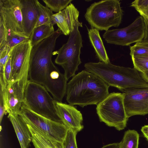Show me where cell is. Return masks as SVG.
Segmentation results:
<instances>
[{
  "label": "cell",
  "mask_w": 148,
  "mask_h": 148,
  "mask_svg": "<svg viewBox=\"0 0 148 148\" xmlns=\"http://www.w3.org/2000/svg\"><path fill=\"white\" fill-rule=\"evenodd\" d=\"M145 33L144 19L140 16L126 27L106 31L103 37L108 43L128 46L141 41L145 36Z\"/></svg>",
  "instance_id": "9c48e42d"
},
{
  "label": "cell",
  "mask_w": 148,
  "mask_h": 148,
  "mask_svg": "<svg viewBox=\"0 0 148 148\" xmlns=\"http://www.w3.org/2000/svg\"><path fill=\"white\" fill-rule=\"evenodd\" d=\"M79 25L69 35L66 43L58 50L55 63L61 66L64 70V75L68 81L75 75L78 66L81 63V49L82 47V37L79 30Z\"/></svg>",
  "instance_id": "52a82bcc"
},
{
  "label": "cell",
  "mask_w": 148,
  "mask_h": 148,
  "mask_svg": "<svg viewBox=\"0 0 148 148\" xmlns=\"http://www.w3.org/2000/svg\"><path fill=\"white\" fill-rule=\"evenodd\" d=\"M27 124L36 127L62 143L68 130L61 122L46 117L31 110L23 104L18 114Z\"/></svg>",
  "instance_id": "30bf717a"
},
{
  "label": "cell",
  "mask_w": 148,
  "mask_h": 148,
  "mask_svg": "<svg viewBox=\"0 0 148 148\" xmlns=\"http://www.w3.org/2000/svg\"><path fill=\"white\" fill-rule=\"evenodd\" d=\"M144 137L148 141V125H145L143 126L141 129Z\"/></svg>",
  "instance_id": "f546056e"
},
{
  "label": "cell",
  "mask_w": 148,
  "mask_h": 148,
  "mask_svg": "<svg viewBox=\"0 0 148 148\" xmlns=\"http://www.w3.org/2000/svg\"><path fill=\"white\" fill-rule=\"evenodd\" d=\"M123 15L120 0H105L91 4L84 17L92 27L106 31L111 27H119Z\"/></svg>",
  "instance_id": "277c9868"
},
{
  "label": "cell",
  "mask_w": 148,
  "mask_h": 148,
  "mask_svg": "<svg viewBox=\"0 0 148 148\" xmlns=\"http://www.w3.org/2000/svg\"><path fill=\"white\" fill-rule=\"evenodd\" d=\"M32 48L29 40L11 49L10 55L11 58L12 72L10 82L16 79L22 66L30 62Z\"/></svg>",
  "instance_id": "5bb4252c"
},
{
  "label": "cell",
  "mask_w": 148,
  "mask_h": 148,
  "mask_svg": "<svg viewBox=\"0 0 148 148\" xmlns=\"http://www.w3.org/2000/svg\"><path fill=\"white\" fill-rule=\"evenodd\" d=\"M1 125L0 126V131H1Z\"/></svg>",
  "instance_id": "836d02e7"
},
{
  "label": "cell",
  "mask_w": 148,
  "mask_h": 148,
  "mask_svg": "<svg viewBox=\"0 0 148 148\" xmlns=\"http://www.w3.org/2000/svg\"><path fill=\"white\" fill-rule=\"evenodd\" d=\"M29 40L30 37L28 36L9 34H8L7 40L5 45L11 49L22 42Z\"/></svg>",
  "instance_id": "cb8c5ba5"
},
{
  "label": "cell",
  "mask_w": 148,
  "mask_h": 148,
  "mask_svg": "<svg viewBox=\"0 0 148 148\" xmlns=\"http://www.w3.org/2000/svg\"><path fill=\"white\" fill-rule=\"evenodd\" d=\"M84 66L86 70L99 77L109 86L116 87L123 92L128 89L148 88V83L134 67L103 62H87Z\"/></svg>",
  "instance_id": "7a4b0ae2"
},
{
  "label": "cell",
  "mask_w": 148,
  "mask_h": 148,
  "mask_svg": "<svg viewBox=\"0 0 148 148\" xmlns=\"http://www.w3.org/2000/svg\"><path fill=\"white\" fill-rule=\"evenodd\" d=\"M55 32L53 26L42 25L35 27L30 37L32 47L51 36Z\"/></svg>",
  "instance_id": "d6986e66"
},
{
  "label": "cell",
  "mask_w": 148,
  "mask_h": 148,
  "mask_svg": "<svg viewBox=\"0 0 148 148\" xmlns=\"http://www.w3.org/2000/svg\"><path fill=\"white\" fill-rule=\"evenodd\" d=\"M109 86L95 74L83 70L67 83L66 100L72 106L97 105L109 94Z\"/></svg>",
  "instance_id": "6da1fadb"
},
{
  "label": "cell",
  "mask_w": 148,
  "mask_h": 148,
  "mask_svg": "<svg viewBox=\"0 0 148 148\" xmlns=\"http://www.w3.org/2000/svg\"><path fill=\"white\" fill-rule=\"evenodd\" d=\"M35 148H64L62 143L34 126L27 124Z\"/></svg>",
  "instance_id": "e0dca14e"
},
{
  "label": "cell",
  "mask_w": 148,
  "mask_h": 148,
  "mask_svg": "<svg viewBox=\"0 0 148 148\" xmlns=\"http://www.w3.org/2000/svg\"><path fill=\"white\" fill-rule=\"evenodd\" d=\"M57 112L61 121L68 129L78 133L84 128L80 111L73 106L56 101Z\"/></svg>",
  "instance_id": "4fadbf2b"
},
{
  "label": "cell",
  "mask_w": 148,
  "mask_h": 148,
  "mask_svg": "<svg viewBox=\"0 0 148 148\" xmlns=\"http://www.w3.org/2000/svg\"><path fill=\"white\" fill-rule=\"evenodd\" d=\"M124 94H109L97 105V113L101 122L120 131L126 127L129 118L124 103Z\"/></svg>",
  "instance_id": "8992f818"
},
{
  "label": "cell",
  "mask_w": 148,
  "mask_h": 148,
  "mask_svg": "<svg viewBox=\"0 0 148 148\" xmlns=\"http://www.w3.org/2000/svg\"><path fill=\"white\" fill-rule=\"evenodd\" d=\"M10 49L6 45L0 49V74L3 73L10 56Z\"/></svg>",
  "instance_id": "484cf974"
},
{
  "label": "cell",
  "mask_w": 148,
  "mask_h": 148,
  "mask_svg": "<svg viewBox=\"0 0 148 148\" xmlns=\"http://www.w3.org/2000/svg\"><path fill=\"white\" fill-rule=\"evenodd\" d=\"M119 143H114L104 145L100 148H119Z\"/></svg>",
  "instance_id": "4dcf8cb0"
},
{
  "label": "cell",
  "mask_w": 148,
  "mask_h": 148,
  "mask_svg": "<svg viewBox=\"0 0 148 148\" xmlns=\"http://www.w3.org/2000/svg\"><path fill=\"white\" fill-rule=\"evenodd\" d=\"M130 6L138 12L148 11V0H135L131 3Z\"/></svg>",
  "instance_id": "83f0119b"
},
{
  "label": "cell",
  "mask_w": 148,
  "mask_h": 148,
  "mask_svg": "<svg viewBox=\"0 0 148 148\" xmlns=\"http://www.w3.org/2000/svg\"><path fill=\"white\" fill-rule=\"evenodd\" d=\"M79 12L74 5L70 3L63 10L53 14L52 16L53 24H56L63 34L69 35L79 25L82 27V24L78 20Z\"/></svg>",
  "instance_id": "7c38bea8"
},
{
  "label": "cell",
  "mask_w": 148,
  "mask_h": 148,
  "mask_svg": "<svg viewBox=\"0 0 148 148\" xmlns=\"http://www.w3.org/2000/svg\"><path fill=\"white\" fill-rule=\"evenodd\" d=\"M140 16L148 20V11H145L138 12Z\"/></svg>",
  "instance_id": "d6a6232c"
},
{
  "label": "cell",
  "mask_w": 148,
  "mask_h": 148,
  "mask_svg": "<svg viewBox=\"0 0 148 148\" xmlns=\"http://www.w3.org/2000/svg\"><path fill=\"white\" fill-rule=\"evenodd\" d=\"M87 30L90 41L98 58L102 62H110L99 30L92 27Z\"/></svg>",
  "instance_id": "ac0fdd59"
},
{
  "label": "cell",
  "mask_w": 148,
  "mask_h": 148,
  "mask_svg": "<svg viewBox=\"0 0 148 148\" xmlns=\"http://www.w3.org/2000/svg\"><path fill=\"white\" fill-rule=\"evenodd\" d=\"M37 0H20L23 31L30 37L38 22L39 12Z\"/></svg>",
  "instance_id": "9a60e30c"
},
{
  "label": "cell",
  "mask_w": 148,
  "mask_h": 148,
  "mask_svg": "<svg viewBox=\"0 0 148 148\" xmlns=\"http://www.w3.org/2000/svg\"><path fill=\"white\" fill-rule=\"evenodd\" d=\"M139 137V134L135 130L127 131L119 143V148H138Z\"/></svg>",
  "instance_id": "ffe728a7"
},
{
  "label": "cell",
  "mask_w": 148,
  "mask_h": 148,
  "mask_svg": "<svg viewBox=\"0 0 148 148\" xmlns=\"http://www.w3.org/2000/svg\"><path fill=\"white\" fill-rule=\"evenodd\" d=\"M39 12L38 19L35 27L42 25H52V16L53 11L46 6H45L37 1Z\"/></svg>",
  "instance_id": "44dd1931"
},
{
  "label": "cell",
  "mask_w": 148,
  "mask_h": 148,
  "mask_svg": "<svg viewBox=\"0 0 148 148\" xmlns=\"http://www.w3.org/2000/svg\"><path fill=\"white\" fill-rule=\"evenodd\" d=\"M29 65L22 67L16 79L0 90L7 113L19 114L23 103L24 94L29 78Z\"/></svg>",
  "instance_id": "ba28073f"
},
{
  "label": "cell",
  "mask_w": 148,
  "mask_h": 148,
  "mask_svg": "<svg viewBox=\"0 0 148 148\" xmlns=\"http://www.w3.org/2000/svg\"><path fill=\"white\" fill-rule=\"evenodd\" d=\"M63 34L58 28L49 37L32 47L29 71V80L44 86L57 69L52 60L56 40Z\"/></svg>",
  "instance_id": "3957f363"
},
{
  "label": "cell",
  "mask_w": 148,
  "mask_h": 148,
  "mask_svg": "<svg viewBox=\"0 0 148 148\" xmlns=\"http://www.w3.org/2000/svg\"><path fill=\"white\" fill-rule=\"evenodd\" d=\"M0 18L8 34L27 36L23 28L20 0H0Z\"/></svg>",
  "instance_id": "8fae6325"
},
{
  "label": "cell",
  "mask_w": 148,
  "mask_h": 148,
  "mask_svg": "<svg viewBox=\"0 0 148 148\" xmlns=\"http://www.w3.org/2000/svg\"><path fill=\"white\" fill-rule=\"evenodd\" d=\"M8 32L2 19L0 18V49L4 46L7 40Z\"/></svg>",
  "instance_id": "4316f807"
},
{
  "label": "cell",
  "mask_w": 148,
  "mask_h": 148,
  "mask_svg": "<svg viewBox=\"0 0 148 148\" xmlns=\"http://www.w3.org/2000/svg\"><path fill=\"white\" fill-rule=\"evenodd\" d=\"M7 112L4 107L1 96L0 95V123L1 124L4 115Z\"/></svg>",
  "instance_id": "f1b7e54d"
},
{
  "label": "cell",
  "mask_w": 148,
  "mask_h": 148,
  "mask_svg": "<svg viewBox=\"0 0 148 148\" xmlns=\"http://www.w3.org/2000/svg\"><path fill=\"white\" fill-rule=\"evenodd\" d=\"M23 104L38 114L61 122L57 115L56 101L41 84L29 80Z\"/></svg>",
  "instance_id": "5b68a950"
},
{
  "label": "cell",
  "mask_w": 148,
  "mask_h": 148,
  "mask_svg": "<svg viewBox=\"0 0 148 148\" xmlns=\"http://www.w3.org/2000/svg\"><path fill=\"white\" fill-rule=\"evenodd\" d=\"M134 67L140 73L148 71V56L131 57Z\"/></svg>",
  "instance_id": "603a6c76"
},
{
  "label": "cell",
  "mask_w": 148,
  "mask_h": 148,
  "mask_svg": "<svg viewBox=\"0 0 148 148\" xmlns=\"http://www.w3.org/2000/svg\"><path fill=\"white\" fill-rule=\"evenodd\" d=\"M142 78L148 83V71L144 73H140Z\"/></svg>",
  "instance_id": "1f68e13d"
},
{
  "label": "cell",
  "mask_w": 148,
  "mask_h": 148,
  "mask_svg": "<svg viewBox=\"0 0 148 148\" xmlns=\"http://www.w3.org/2000/svg\"><path fill=\"white\" fill-rule=\"evenodd\" d=\"M8 118L14 129L21 148H28L32 141V135L27 123L19 114H8Z\"/></svg>",
  "instance_id": "2e32d148"
},
{
  "label": "cell",
  "mask_w": 148,
  "mask_h": 148,
  "mask_svg": "<svg viewBox=\"0 0 148 148\" xmlns=\"http://www.w3.org/2000/svg\"><path fill=\"white\" fill-rule=\"evenodd\" d=\"M77 133L68 129L65 138L62 143L64 148H78L76 140Z\"/></svg>",
  "instance_id": "d4e9b609"
},
{
  "label": "cell",
  "mask_w": 148,
  "mask_h": 148,
  "mask_svg": "<svg viewBox=\"0 0 148 148\" xmlns=\"http://www.w3.org/2000/svg\"><path fill=\"white\" fill-rule=\"evenodd\" d=\"M46 6L52 11L58 13L65 9L72 0H43Z\"/></svg>",
  "instance_id": "7402d4cb"
}]
</instances>
